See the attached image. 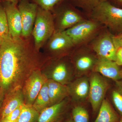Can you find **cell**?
<instances>
[{"label": "cell", "mask_w": 122, "mask_h": 122, "mask_svg": "<svg viewBox=\"0 0 122 122\" xmlns=\"http://www.w3.org/2000/svg\"><path fill=\"white\" fill-rule=\"evenodd\" d=\"M34 46L32 36L4 40L0 48V88L6 94L22 87L33 71L41 69L47 60Z\"/></svg>", "instance_id": "cell-1"}, {"label": "cell", "mask_w": 122, "mask_h": 122, "mask_svg": "<svg viewBox=\"0 0 122 122\" xmlns=\"http://www.w3.org/2000/svg\"><path fill=\"white\" fill-rule=\"evenodd\" d=\"M87 16L102 25L113 35L122 33V7L116 6L108 0L97 5Z\"/></svg>", "instance_id": "cell-2"}, {"label": "cell", "mask_w": 122, "mask_h": 122, "mask_svg": "<svg viewBox=\"0 0 122 122\" xmlns=\"http://www.w3.org/2000/svg\"><path fill=\"white\" fill-rule=\"evenodd\" d=\"M51 12L53 18L55 31H66L86 19L84 13L68 0H64Z\"/></svg>", "instance_id": "cell-3"}, {"label": "cell", "mask_w": 122, "mask_h": 122, "mask_svg": "<svg viewBox=\"0 0 122 122\" xmlns=\"http://www.w3.org/2000/svg\"><path fill=\"white\" fill-rule=\"evenodd\" d=\"M55 30L52 12L38 6L32 33L34 46L36 50L40 51L43 48Z\"/></svg>", "instance_id": "cell-4"}, {"label": "cell", "mask_w": 122, "mask_h": 122, "mask_svg": "<svg viewBox=\"0 0 122 122\" xmlns=\"http://www.w3.org/2000/svg\"><path fill=\"white\" fill-rule=\"evenodd\" d=\"M104 27L93 19H86L66 30L75 48L87 45Z\"/></svg>", "instance_id": "cell-5"}, {"label": "cell", "mask_w": 122, "mask_h": 122, "mask_svg": "<svg viewBox=\"0 0 122 122\" xmlns=\"http://www.w3.org/2000/svg\"><path fill=\"white\" fill-rule=\"evenodd\" d=\"M113 34L104 26L87 45L98 58L115 61L116 49Z\"/></svg>", "instance_id": "cell-6"}, {"label": "cell", "mask_w": 122, "mask_h": 122, "mask_svg": "<svg viewBox=\"0 0 122 122\" xmlns=\"http://www.w3.org/2000/svg\"><path fill=\"white\" fill-rule=\"evenodd\" d=\"M106 78L100 74L93 71L89 78L90 87L88 98L94 114L98 112L105 98L107 92L110 86L109 81Z\"/></svg>", "instance_id": "cell-7"}, {"label": "cell", "mask_w": 122, "mask_h": 122, "mask_svg": "<svg viewBox=\"0 0 122 122\" xmlns=\"http://www.w3.org/2000/svg\"><path fill=\"white\" fill-rule=\"evenodd\" d=\"M43 48L48 54L60 58L73 50L75 47L65 31H55Z\"/></svg>", "instance_id": "cell-8"}, {"label": "cell", "mask_w": 122, "mask_h": 122, "mask_svg": "<svg viewBox=\"0 0 122 122\" xmlns=\"http://www.w3.org/2000/svg\"><path fill=\"white\" fill-rule=\"evenodd\" d=\"M74 50L71 62L76 72L82 74L92 71L98 57L88 45L76 47Z\"/></svg>", "instance_id": "cell-9"}, {"label": "cell", "mask_w": 122, "mask_h": 122, "mask_svg": "<svg viewBox=\"0 0 122 122\" xmlns=\"http://www.w3.org/2000/svg\"><path fill=\"white\" fill-rule=\"evenodd\" d=\"M41 69H37L26 79L22 88L25 103L33 105L44 84L48 79Z\"/></svg>", "instance_id": "cell-10"}, {"label": "cell", "mask_w": 122, "mask_h": 122, "mask_svg": "<svg viewBox=\"0 0 122 122\" xmlns=\"http://www.w3.org/2000/svg\"><path fill=\"white\" fill-rule=\"evenodd\" d=\"M22 24L21 36L28 38L32 36L38 6L29 0H20L17 5Z\"/></svg>", "instance_id": "cell-11"}, {"label": "cell", "mask_w": 122, "mask_h": 122, "mask_svg": "<svg viewBox=\"0 0 122 122\" xmlns=\"http://www.w3.org/2000/svg\"><path fill=\"white\" fill-rule=\"evenodd\" d=\"M7 15L9 33L11 37L21 36L22 24L21 17L17 5L4 1L3 5Z\"/></svg>", "instance_id": "cell-12"}, {"label": "cell", "mask_w": 122, "mask_h": 122, "mask_svg": "<svg viewBox=\"0 0 122 122\" xmlns=\"http://www.w3.org/2000/svg\"><path fill=\"white\" fill-rule=\"evenodd\" d=\"M61 57L51 61L47 68L51 72V79L65 85L69 81L72 65V62L70 63L69 61Z\"/></svg>", "instance_id": "cell-13"}, {"label": "cell", "mask_w": 122, "mask_h": 122, "mask_svg": "<svg viewBox=\"0 0 122 122\" xmlns=\"http://www.w3.org/2000/svg\"><path fill=\"white\" fill-rule=\"evenodd\" d=\"M92 71L98 73L115 82L122 79L121 69L115 61L109 59L98 58Z\"/></svg>", "instance_id": "cell-14"}, {"label": "cell", "mask_w": 122, "mask_h": 122, "mask_svg": "<svg viewBox=\"0 0 122 122\" xmlns=\"http://www.w3.org/2000/svg\"><path fill=\"white\" fill-rule=\"evenodd\" d=\"M25 103L22 87H18L5 95L1 109V119H3L20 105Z\"/></svg>", "instance_id": "cell-15"}, {"label": "cell", "mask_w": 122, "mask_h": 122, "mask_svg": "<svg viewBox=\"0 0 122 122\" xmlns=\"http://www.w3.org/2000/svg\"><path fill=\"white\" fill-rule=\"evenodd\" d=\"M69 95L77 102H82L88 98L89 92V78L83 76L77 79L68 86Z\"/></svg>", "instance_id": "cell-16"}, {"label": "cell", "mask_w": 122, "mask_h": 122, "mask_svg": "<svg viewBox=\"0 0 122 122\" xmlns=\"http://www.w3.org/2000/svg\"><path fill=\"white\" fill-rule=\"evenodd\" d=\"M47 83L50 106L61 102L69 95L68 86L57 82L51 79H48Z\"/></svg>", "instance_id": "cell-17"}, {"label": "cell", "mask_w": 122, "mask_h": 122, "mask_svg": "<svg viewBox=\"0 0 122 122\" xmlns=\"http://www.w3.org/2000/svg\"><path fill=\"white\" fill-rule=\"evenodd\" d=\"M120 117L107 99L105 98L94 122H119Z\"/></svg>", "instance_id": "cell-18"}, {"label": "cell", "mask_w": 122, "mask_h": 122, "mask_svg": "<svg viewBox=\"0 0 122 122\" xmlns=\"http://www.w3.org/2000/svg\"><path fill=\"white\" fill-rule=\"evenodd\" d=\"M65 100L46 107L41 112L38 118L37 122H54L63 111L65 106Z\"/></svg>", "instance_id": "cell-19"}, {"label": "cell", "mask_w": 122, "mask_h": 122, "mask_svg": "<svg viewBox=\"0 0 122 122\" xmlns=\"http://www.w3.org/2000/svg\"><path fill=\"white\" fill-rule=\"evenodd\" d=\"M111 98L115 109L122 117V79L115 82L112 89Z\"/></svg>", "instance_id": "cell-20"}, {"label": "cell", "mask_w": 122, "mask_h": 122, "mask_svg": "<svg viewBox=\"0 0 122 122\" xmlns=\"http://www.w3.org/2000/svg\"><path fill=\"white\" fill-rule=\"evenodd\" d=\"M32 106L39 112L46 107L50 106V100L48 94L47 81L42 87Z\"/></svg>", "instance_id": "cell-21"}, {"label": "cell", "mask_w": 122, "mask_h": 122, "mask_svg": "<svg viewBox=\"0 0 122 122\" xmlns=\"http://www.w3.org/2000/svg\"><path fill=\"white\" fill-rule=\"evenodd\" d=\"M39 116V112L32 105L25 103L16 122H34Z\"/></svg>", "instance_id": "cell-22"}, {"label": "cell", "mask_w": 122, "mask_h": 122, "mask_svg": "<svg viewBox=\"0 0 122 122\" xmlns=\"http://www.w3.org/2000/svg\"><path fill=\"white\" fill-rule=\"evenodd\" d=\"M73 5L81 9L84 13L88 15L91 11L101 2L106 0H68Z\"/></svg>", "instance_id": "cell-23"}, {"label": "cell", "mask_w": 122, "mask_h": 122, "mask_svg": "<svg viewBox=\"0 0 122 122\" xmlns=\"http://www.w3.org/2000/svg\"><path fill=\"white\" fill-rule=\"evenodd\" d=\"M72 116L74 122H89V113L84 107L76 106L72 109Z\"/></svg>", "instance_id": "cell-24"}, {"label": "cell", "mask_w": 122, "mask_h": 122, "mask_svg": "<svg viewBox=\"0 0 122 122\" xmlns=\"http://www.w3.org/2000/svg\"><path fill=\"white\" fill-rule=\"evenodd\" d=\"M0 35L4 39L10 36L9 33L7 15L4 7L0 4Z\"/></svg>", "instance_id": "cell-25"}, {"label": "cell", "mask_w": 122, "mask_h": 122, "mask_svg": "<svg viewBox=\"0 0 122 122\" xmlns=\"http://www.w3.org/2000/svg\"><path fill=\"white\" fill-rule=\"evenodd\" d=\"M35 3L38 7L47 11L51 12L55 7L64 0H29Z\"/></svg>", "instance_id": "cell-26"}, {"label": "cell", "mask_w": 122, "mask_h": 122, "mask_svg": "<svg viewBox=\"0 0 122 122\" xmlns=\"http://www.w3.org/2000/svg\"><path fill=\"white\" fill-rule=\"evenodd\" d=\"M25 104V103H24L22 105H20V106L14 110L12 112L9 114L4 119L16 122L22 111Z\"/></svg>", "instance_id": "cell-27"}, {"label": "cell", "mask_w": 122, "mask_h": 122, "mask_svg": "<svg viewBox=\"0 0 122 122\" xmlns=\"http://www.w3.org/2000/svg\"><path fill=\"white\" fill-rule=\"evenodd\" d=\"M113 38L116 49L119 47H122V33L117 35H113Z\"/></svg>", "instance_id": "cell-28"}, {"label": "cell", "mask_w": 122, "mask_h": 122, "mask_svg": "<svg viewBox=\"0 0 122 122\" xmlns=\"http://www.w3.org/2000/svg\"><path fill=\"white\" fill-rule=\"evenodd\" d=\"M115 62L119 66H122V47L117 49Z\"/></svg>", "instance_id": "cell-29"}, {"label": "cell", "mask_w": 122, "mask_h": 122, "mask_svg": "<svg viewBox=\"0 0 122 122\" xmlns=\"http://www.w3.org/2000/svg\"><path fill=\"white\" fill-rule=\"evenodd\" d=\"M112 4L117 7H122V0H108Z\"/></svg>", "instance_id": "cell-30"}, {"label": "cell", "mask_w": 122, "mask_h": 122, "mask_svg": "<svg viewBox=\"0 0 122 122\" xmlns=\"http://www.w3.org/2000/svg\"><path fill=\"white\" fill-rule=\"evenodd\" d=\"M5 95V94L2 91V90H0V109H1Z\"/></svg>", "instance_id": "cell-31"}, {"label": "cell", "mask_w": 122, "mask_h": 122, "mask_svg": "<svg viewBox=\"0 0 122 122\" xmlns=\"http://www.w3.org/2000/svg\"><path fill=\"white\" fill-rule=\"evenodd\" d=\"M20 0H3L4 1H8L17 5Z\"/></svg>", "instance_id": "cell-32"}, {"label": "cell", "mask_w": 122, "mask_h": 122, "mask_svg": "<svg viewBox=\"0 0 122 122\" xmlns=\"http://www.w3.org/2000/svg\"><path fill=\"white\" fill-rule=\"evenodd\" d=\"M4 40V39L0 35V48L1 47V46L2 45V44H3Z\"/></svg>", "instance_id": "cell-33"}, {"label": "cell", "mask_w": 122, "mask_h": 122, "mask_svg": "<svg viewBox=\"0 0 122 122\" xmlns=\"http://www.w3.org/2000/svg\"><path fill=\"white\" fill-rule=\"evenodd\" d=\"M0 122H13V121H10V120H7L5 119H1L0 120Z\"/></svg>", "instance_id": "cell-34"}, {"label": "cell", "mask_w": 122, "mask_h": 122, "mask_svg": "<svg viewBox=\"0 0 122 122\" xmlns=\"http://www.w3.org/2000/svg\"><path fill=\"white\" fill-rule=\"evenodd\" d=\"M67 122H73V119L72 120H69V121H68Z\"/></svg>", "instance_id": "cell-35"}, {"label": "cell", "mask_w": 122, "mask_h": 122, "mask_svg": "<svg viewBox=\"0 0 122 122\" xmlns=\"http://www.w3.org/2000/svg\"><path fill=\"white\" fill-rule=\"evenodd\" d=\"M119 122H122V117H120V120Z\"/></svg>", "instance_id": "cell-36"}, {"label": "cell", "mask_w": 122, "mask_h": 122, "mask_svg": "<svg viewBox=\"0 0 122 122\" xmlns=\"http://www.w3.org/2000/svg\"><path fill=\"white\" fill-rule=\"evenodd\" d=\"M121 72H122V68L121 69Z\"/></svg>", "instance_id": "cell-37"}, {"label": "cell", "mask_w": 122, "mask_h": 122, "mask_svg": "<svg viewBox=\"0 0 122 122\" xmlns=\"http://www.w3.org/2000/svg\"><path fill=\"white\" fill-rule=\"evenodd\" d=\"M0 90H1L0 88Z\"/></svg>", "instance_id": "cell-38"}]
</instances>
